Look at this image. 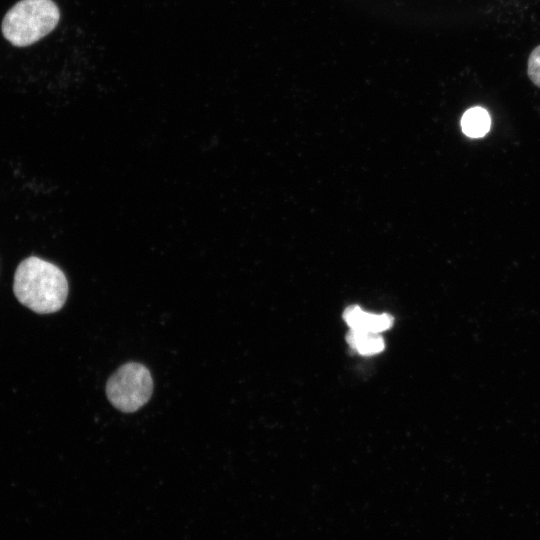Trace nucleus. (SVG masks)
Segmentation results:
<instances>
[{"label":"nucleus","instance_id":"obj_1","mask_svg":"<svg viewBox=\"0 0 540 540\" xmlns=\"http://www.w3.org/2000/svg\"><path fill=\"white\" fill-rule=\"evenodd\" d=\"M13 291L24 306L39 314H49L63 307L68 281L55 264L30 256L21 261L15 271Z\"/></svg>","mask_w":540,"mask_h":540},{"label":"nucleus","instance_id":"obj_2","mask_svg":"<svg viewBox=\"0 0 540 540\" xmlns=\"http://www.w3.org/2000/svg\"><path fill=\"white\" fill-rule=\"evenodd\" d=\"M60 21V10L53 0H20L4 15V38L16 47L30 46L50 32Z\"/></svg>","mask_w":540,"mask_h":540},{"label":"nucleus","instance_id":"obj_3","mask_svg":"<svg viewBox=\"0 0 540 540\" xmlns=\"http://www.w3.org/2000/svg\"><path fill=\"white\" fill-rule=\"evenodd\" d=\"M152 391L153 380L149 370L137 362L122 365L106 384L108 400L125 413L135 412L146 404Z\"/></svg>","mask_w":540,"mask_h":540},{"label":"nucleus","instance_id":"obj_4","mask_svg":"<svg viewBox=\"0 0 540 540\" xmlns=\"http://www.w3.org/2000/svg\"><path fill=\"white\" fill-rule=\"evenodd\" d=\"M343 319L352 330L381 333L391 328L394 318L389 314H373L357 305L347 307Z\"/></svg>","mask_w":540,"mask_h":540},{"label":"nucleus","instance_id":"obj_5","mask_svg":"<svg viewBox=\"0 0 540 540\" xmlns=\"http://www.w3.org/2000/svg\"><path fill=\"white\" fill-rule=\"evenodd\" d=\"M346 338L351 348L366 356L380 353L385 347L384 340L380 333L351 329Z\"/></svg>","mask_w":540,"mask_h":540},{"label":"nucleus","instance_id":"obj_6","mask_svg":"<svg viewBox=\"0 0 540 540\" xmlns=\"http://www.w3.org/2000/svg\"><path fill=\"white\" fill-rule=\"evenodd\" d=\"M490 125V116L482 107L468 109L461 118L463 133L472 138L484 136L489 131Z\"/></svg>","mask_w":540,"mask_h":540},{"label":"nucleus","instance_id":"obj_7","mask_svg":"<svg viewBox=\"0 0 540 540\" xmlns=\"http://www.w3.org/2000/svg\"><path fill=\"white\" fill-rule=\"evenodd\" d=\"M527 72L530 80L540 87V45L530 53Z\"/></svg>","mask_w":540,"mask_h":540}]
</instances>
